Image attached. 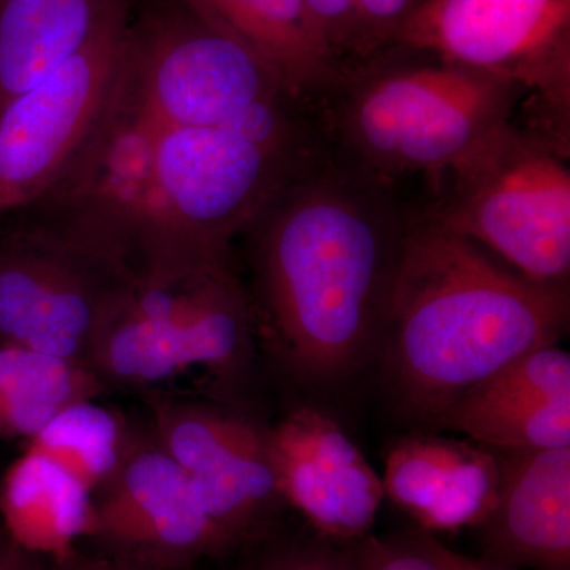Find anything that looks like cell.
Returning a JSON list of instances; mask_svg holds the SVG:
<instances>
[{"label":"cell","mask_w":570,"mask_h":570,"mask_svg":"<svg viewBox=\"0 0 570 570\" xmlns=\"http://www.w3.org/2000/svg\"><path fill=\"white\" fill-rule=\"evenodd\" d=\"M415 212L332 149L246 228L254 330L295 381L335 387L379 355Z\"/></svg>","instance_id":"cell-1"},{"label":"cell","mask_w":570,"mask_h":570,"mask_svg":"<svg viewBox=\"0 0 570 570\" xmlns=\"http://www.w3.org/2000/svg\"><path fill=\"white\" fill-rule=\"evenodd\" d=\"M569 288L498 265L417 206L379 351L390 395L412 423L436 426L501 367L557 346L569 324Z\"/></svg>","instance_id":"cell-2"},{"label":"cell","mask_w":570,"mask_h":570,"mask_svg":"<svg viewBox=\"0 0 570 570\" xmlns=\"http://www.w3.org/2000/svg\"><path fill=\"white\" fill-rule=\"evenodd\" d=\"M156 138L157 126L134 102L122 70L81 151L50 189L10 217L56 236L119 285L228 264L230 257L198 245L176 217L157 176Z\"/></svg>","instance_id":"cell-3"},{"label":"cell","mask_w":570,"mask_h":570,"mask_svg":"<svg viewBox=\"0 0 570 570\" xmlns=\"http://www.w3.org/2000/svg\"><path fill=\"white\" fill-rule=\"evenodd\" d=\"M415 52L419 61L379 52L344 70L322 111L333 151L348 163L393 184L423 175L434 190L515 121L527 94L493 75Z\"/></svg>","instance_id":"cell-4"},{"label":"cell","mask_w":570,"mask_h":570,"mask_svg":"<svg viewBox=\"0 0 570 570\" xmlns=\"http://www.w3.org/2000/svg\"><path fill=\"white\" fill-rule=\"evenodd\" d=\"M124 81L159 127L228 130L302 160L328 153L321 102L178 0L130 22Z\"/></svg>","instance_id":"cell-5"},{"label":"cell","mask_w":570,"mask_h":570,"mask_svg":"<svg viewBox=\"0 0 570 570\" xmlns=\"http://www.w3.org/2000/svg\"><path fill=\"white\" fill-rule=\"evenodd\" d=\"M570 142L515 121L445 176L420 212L532 283L569 288Z\"/></svg>","instance_id":"cell-6"},{"label":"cell","mask_w":570,"mask_h":570,"mask_svg":"<svg viewBox=\"0 0 570 570\" xmlns=\"http://www.w3.org/2000/svg\"><path fill=\"white\" fill-rule=\"evenodd\" d=\"M254 332L249 294L230 264L121 285L105 311L88 366L97 376L151 384L190 366L230 373Z\"/></svg>","instance_id":"cell-7"},{"label":"cell","mask_w":570,"mask_h":570,"mask_svg":"<svg viewBox=\"0 0 570 570\" xmlns=\"http://www.w3.org/2000/svg\"><path fill=\"white\" fill-rule=\"evenodd\" d=\"M393 48L493 75L535 100V122L570 141V0H423Z\"/></svg>","instance_id":"cell-8"},{"label":"cell","mask_w":570,"mask_h":570,"mask_svg":"<svg viewBox=\"0 0 570 570\" xmlns=\"http://www.w3.org/2000/svg\"><path fill=\"white\" fill-rule=\"evenodd\" d=\"M130 11L0 112V223L50 189L112 102Z\"/></svg>","instance_id":"cell-9"},{"label":"cell","mask_w":570,"mask_h":570,"mask_svg":"<svg viewBox=\"0 0 570 570\" xmlns=\"http://www.w3.org/2000/svg\"><path fill=\"white\" fill-rule=\"evenodd\" d=\"M318 160L214 127L157 126L156 170L165 197L184 230L219 257H232V243L264 206Z\"/></svg>","instance_id":"cell-10"},{"label":"cell","mask_w":570,"mask_h":570,"mask_svg":"<svg viewBox=\"0 0 570 570\" xmlns=\"http://www.w3.org/2000/svg\"><path fill=\"white\" fill-rule=\"evenodd\" d=\"M119 287L48 232L14 217L0 223V344L88 366Z\"/></svg>","instance_id":"cell-11"},{"label":"cell","mask_w":570,"mask_h":570,"mask_svg":"<svg viewBox=\"0 0 570 570\" xmlns=\"http://www.w3.org/2000/svg\"><path fill=\"white\" fill-rule=\"evenodd\" d=\"M157 444L186 472L198 501L230 546L257 538L284 501L269 460L268 431L245 417L159 401Z\"/></svg>","instance_id":"cell-12"},{"label":"cell","mask_w":570,"mask_h":570,"mask_svg":"<svg viewBox=\"0 0 570 570\" xmlns=\"http://www.w3.org/2000/svg\"><path fill=\"white\" fill-rule=\"evenodd\" d=\"M92 501L88 535L104 553L189 569L234 550L213 523L181 466L159 444L124 450Z\"/></svg>","instance_id":"cell-13"},{"label":"cell","mask_w":570,"mask_h":570,"mask_svg":"<svg viewBox=\"0 0 570 570\" xmlns=\"http://www.w3.org/2000/svg\"><path fill=\"white\" fill-rule=\"evenodd\" d=\"M277 489L326 540L356 542L370 535L384 485L335 420L302 407L268 431Z\"/></svg>","instance_id":"cell-14"},{"label":"cell","mask_w":570,"mask_h":570,"mask_svg":"<svg viewBox=\"0 0 570 570\" xmlns=\"http://www.w3.org/2000/svg\"><path fill=\"white\" fill-rule=\"evenodd\" d=\"M497 452L498 499L478 527L483 557L515 569L570 570V448Z\"/></svg>","instance_id":"cell-15"},{"label":"cell","mask_w":570,"mask_h":570,"mask_svg":"<svg viewBox=\"0 0 570 570\" xmlns=\"http://www.w3.org/2000/svg\"><path fill=\"white\" fill-rule=\"evenodd\" d=\"M382 485L419 530L478 528L497 502L501 460L497 450L471 439L417 434L390 450Z\"/></svg>","instance_id":"cell-16"},{"label":"cell","mask_w":570,"mask_h":570,"mask_svg":"<svg viewBox=\"0 0 570 570\" xmlns=\"http://www.w3.org/2000/svg\"><path fill=\"white\" fill-rule=\"evenodd\" d=\"M195 17L268 63L317 102L343 70L305 0H178Z\"/></svg>","instance_id":"cell-17"},{"label":"cell","mask_w":570,"mask_h":570,"mask_svg":"<svg viewBox=\"0 0 570 570\" xmlns=\"http://www.w3.org/2000/svg\"><path fill=\"white\" fill-rule=\"evenodd\" d=\"M127 11L130 0H0V112Z\"/></svg>","instance_id":"cell-18"},{"label":"cell","mask_w":570,"mask_h":570,"mask_svg":"<svg viewBox=\"0 0 570 570\" xmlns=\"http://www.w3.org/2000/svg\"><path fill=\"white\" fill-rule=\"evenodd\" d=\"M0 512L18 547L61 561L73 553L75 540L88 535L92 494L61 468L26 450L0 482Z\"/></svg>","instance_id":"cell-19"},{"label":"cell","mask_w":570,"mask_h":570,"mask_svg":"<svg viewBox=\"0 0 570 570\" xmlns=\"http://www.w3.org/2000/svg\"><path fill=\"white\" fill-rule=\"evenodd\" d=\"M99 381L80 362L0 344V438H32L63 409L92 400Z\"/></svg>","instance_id":"cell-20"},{"label":"cell","mask_w":570,"mask_h":570,"mask_svg":"<svg viewBox=\"0 0 570 570\" xmlns=\"http://www.w3.org/2000/svg\"><path fill=\"white\" fill-rule=\"evenodd\" d=\"M439 430L463 434L494 450L570 448V397L456 401L438 420Z\"/></svg>","instance_id":"cell-21"},{"label":"cell","mask_w":570,"mask_h":570,"mask_svg":"<svg viewBox=\"0 0 570 570\" xmlns=\"http://www.w3.org/2000/svg\"><path fill=\"white\" fill-rule=\"evenodd\" d=\"M121 436L118 417L86 400L59 412L28 439L26 450L51 461L92 493L118 466L124 453Z\"/></svg>","instance_id":"cell-22"},{"label":"cell","mask_w":570,"mask_h":570,"mask_svg":"<svg viewBox=\"0 0 570 570\" xmlns=\"http://www.w3.org/2000/svg\"><path fill=\"white\" fill-rule=\"evenodd\" d=\"M356 570H442L436 562L412 549L400 538L374 535L356 540L351 550Z\"/></svg>","instance_id":"cell-23"},{"label":"cell","mask_w":570,"mask_h":570,"mask_svg":"<svg viewBox=\"0 0 570 570\" xmlns=\"http://www.w3.org/2000/svg\"><path fill=\"white\" fill-rule=\"evenodd\" d=\"M254 570H356L351 551L332 546V540L295 543L266 554Z\"/></svg>","instance_id":"cell-24"},{"label":"cell","mask_w":570,"mask_h":570,"mask_svg":"<svg viewBox=\"0 0 570 570\" xmlns=\"http://www.w3.org/2000/svg\"><path fill=\"white\" fill-rule=\"evenodd\" d=\"M404 543L436 562L442 570H517L489 558H474L449 549L436 535L423 530L409 531L400 535Z\"/></svg>","instance_id":"cell-25"},{"label":"cell","mask_w":570,"mask_h":570,"mask_svg":"<svg viewBox=\"0 0 570 570\" xmlns=\"http://www.w3.org/2000/svg\"><path fill=\"white\" fill-rule=\"evenodd\" d=\"M55 570H189L183 568H167V566L149 564L130 560V558L116 557V554H97V557H80L70 553L61 561H56Z\"/></svg>","instance_id":"cell-26"},{"label":"cell","mask_w":570,"mask_h":570,"mask_svg":"<svg viewBox=\"0 0 570 570\" xmlns=\"http://www.w3.org/2000/svg\"><path fill=\"white\" fill-rule=\"evenodd\" d=\"M29 551L22 550L10 538H0V570H32Z\"/></svg>","instance_id":"cell-27"},{"label":"cell","mask_w":570,"mask_h":570,"mask_svg":"<svg viewBox=\"0 0 570 570\" xmlns=\"http://www.w3.org/2000/svg\"><path fill=\"white\" fill-rule=\"evenodd\" d=\"M32 570H36V568H33Z\"/></svg>","instance_id":"cell-28"}]
</instances>
